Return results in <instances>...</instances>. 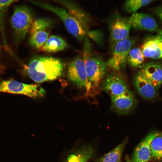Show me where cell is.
<instances>
[{
  "mask_svg": "<svg viewBox=\"0 0 162 162\" xmlns=\"http://www.w3.org/2000/svg\"><path fill=\"white\" fill-rule=\"evenodd\" d=\"M102 88L111 97L120 95L129 91L124 79L115 74L107 76L102 84Z\"/></svg>",
  "mask_w": 162,
  "mask_h": 162,
  "instance_id": "obj_11",
  "label": "cell"
},
{
  "mask_svg": "<svg viewBox=\"0 0 162 162\" xmlns=\"http://www.w3.org/2000/svg\"><path fill=\"white\" fill-rule=\"evenodd\" d=\"M67 46V44L64 39L58 36L52 35L39 50L45 52L54 53L62 50Z\"/></svg>",
  "mask_w": 162,
  "mask_h": 162,
  "instance_id": "obj_16",
  "label": "cell"
},
{
  "mask_svg": "<svg viewBox=\"0 0 162 162\" xmlns=\"http://www.w3.org/2000/svg\"><path fill=\"white\" fill-rule=\"evenodd\" d=\"M0 92L25 95L36 98L43 96L45 90L37 84H26L11 80H2L0 82Z\"/></svg>",
  "mask_w": 162,
  "mask_h": 162,
  "instance_id": "obj_5",
  "label": "cell"
},
{
  "mask_svg": "<svg viewBox=\"0 0 162 162\" xmlns=\"http://www.w3.org/2000/svg\"><path fill=\"white\" fill-rule=\"evenodd\" d=\"M134 83L138 93L145 99L152 100L158 95V89L147 79L139 74L134 78Z\"/></svg>",
  "mask_w": 162,
  "mask_h": 162,
  "instance_id": "obj_14",
  "label": "cell"
},
{
  "mask_svg": "<svg viewBox=\"0 0 162 162\" xmlns=\"http://www.w3.org/2000/svg\"><path fill=\"white\" fill-rule=\"evenodd\" d=\"M126 142L127 140H124L111 151L100 158L97 162H120Z\"/></svg>",
  "mask_w": 162,
  "mask_h": 162,
  "instance_id": "obj_18",
  "label": "cell"
},
{
  "mask_svg": "<svg viewBox=\"0 0 162 162\" xmlns=\"http://www.w3.org/2000/svg\"><path fill=\"white\" fill-rule=\"evenodd\" d=\"M53 25L52 21L48 18H39L34 20L30 31L47 29H50Z\"/></svg>",
  "mask_w": 162,
  "mask_h": 162,
  "instance_id": "obj_24",
  "label": "cell"
},
{
  "mask_svg": "<svg viewBox=\"0 0 162 162\" xmlns=\"http://www.w3.org/2000/svg\"><path fill=\"white\" fill-rule=\"evenodd\" d=\"M110 42L115 44L117 41L128 37L132 27L129 17H124L117 13L109 22Z\"/></svg>",
  "mask_w": 162,
  "mask_h": 162,
  "instance_id": "obj_8",
  "label": "cell"
},
{
  "mask_svg": "<svg viewBox=\"0 0 162 162\" xmlns=\"http://www.w3.org/2000/svg\"><path fill=\"white\" fill-rule=\"evenodd\" d=\"M157 0H126L124 8L128 12H134L139 8Z\"/></svg>",
  "mask_w": 162,
  "mask_h": 162,
  "instance_id": "obj_23",
  "label": "cell"
},
{
  "mask_svg": "<svg viewBox=\"0 0 162 162\" xmlns=\"http://www.w3.org/2000/svg\"><path fill=\"white\" fill-rule=\"evenodd\" d=\"M5 69V67L1 63L0 61V76L3 73Z\"/></svg>",
  "mask_w": 162,
  "mask_h": 162,
  "instance_id": "obj_27",
  "label": "cell"
},
{
  "mask_svg": "<svg viewBox=\"0 0 162 162\" xmlns=\"http://www.w3.org/2000/svg\"><path fill=\"white\" fill-rule=\"evenodd\" d=\"M85 44L83 58L89 85L91 90H94L98 87L101 80L106 74V62L92 52L87 40Z\"/></svg>",
  "mask_w": 162,
  "mask_h": 162,
  "instance_id": "obj_2",
  "label": "cell"
},
{
  "mask_svg": "<svg viewBox=\"0 0 162 162\" xmlns=\"http://www.w3.org/2000/svg\"><path fill=\"white\" fill-rule=\"evenodd\" d=\"M34 21L31 11L27 7H16L10 19L15 42L20 43L30 31Z\"/></svg>",
  "mask_w": 162,
  "mask_h": 162,
  "instance_id": "obj_3",
  "label": "cell"
},
{
  "mask_svg": "<svg viewBox=\"0 0 162 162\" xmlns=\"http://www.w3.org/2000/svg\"><path fill=\"white\" fill-rule=\"evenodd\" d=\"M17 0H0V30L4 45L7 44L4 32V18L5 11L8 7Z\"/></svg>",
  "mask_w": 162,
  "mask_h": 162,
  "instance_id": "obj_22",
  "label": "cell"
},
{
  "mask_svg": "<svg viewBox=\"0 0 162 162\" xmlns=\"http://www.w3.org/2000/svg\"><path fill=\"white\" fill-rule=\"evenodd\" d=\"M135 42L134 39L128 37L116 42L112 56L106 62L107 68L116 71L124 66L128 54Z\"/></svg>",
  "mask_w": 162,
  "mask_h": 162,
  "instance_id": "obj_6",
  "label": "cell"
},
{
  "mask_svg": "<svg viewBox=\"0 0 162 162\" xmlns=\"http://www.w3.org/2000/svg\"><path fill=\"white\" fill-rule=\"evenodd\" d=\"M154 10L157 15L162 21V6L156 8Z\"/></svg>",
  "mask_w": 162,
  "mask_h": 162,
  "instance_id": "obj_26",
  "label": "cell"
},
{
  "mask_svg": "<svg viewBox=\"0 0 162 162\" xmlns=\"http://www.w3.org/2000/svg\"><path fill=\"white\" fill-rule=\"evenodd\" d=\"M152 158L162 160V132L156 131L151 143Z\"/></svg>",
  "mask_w": 162,
  "mask_h": 162,
  "instance_id": "obj_19",
  "label": "cell"
},
{
  "mask_svg": "<svg viewBox=\"0 0 162 162\" xmlns=\"http://www.w3.org/2000/svg\"><path fill=\"white\" fill-rule=\"evenodd\" d=\"M129 20L132 27L135 29L153 32L158 29V25L155 20L148 14L134 13L129 17Z\"/></svg>",
  "mask_w": 162,
  "mask_h": 162,
  "instance_id": "obj_12",
  "label": "cell"
},
{
  "mask_svg": "<svg viewBox=\"0 0 162 162\" xmlns=\"http://www.w3.org/2000/svg\"><path fill=\"white\" fill-rule=\"evenodd\" d=\"M49 29H44L30 31L29 43L36 49L39 50L49 38Z\"/></svg>",
  "mask_w": 162,
  "mask_h": 162,
  "instance_id": "obj_17",
  "label": "cell"
},
{
  "mask_svg": "<svg viewBox=\"0 0 162 162\" xmlns=\"http://www.w3.org/2000/svg\"><path fill=\"white\" fill-rule=\"evenodd\" d=\"M93 154L91 147L84 148L77 153L70 155L66 162H87Z\"/></svg>",
  "mask_w": 162,
  "mask_h": 162,
  "instance_id": "obj_21",
  "label": "cell"
},
{
  "mask_svg": "<svg viewBox=\"0 0 162 162\" xmlns=\"http://www.w3.org/2000/svg\"><path fill=\"white\" fill-rule=\"evenodd\" d=\"M126 160L127 162H131L127 157L126 158Z\"/></svg>",
  "mask_w": 162,
  "mask_h": 162,
  "instance_id": "obj_28",
  "label": "cell"
},
{
  "mask_svg": "<svg viewBox=\"0 0 162 162\" xmlns=\"http://www.w3.org/2000/svg\"><path fill=\"white\" fill-rule=\"evenodd\" d=\"M68 79L77 86L86 88L87 93L91 91L83 57H76L71 61L68 68Z\"/></svg>",
  "mask_w": 162,
  "mask_h": 162,
  "instance_id": "obj_7",
  "label": "cell"
},
{
  "mask_svg": "<svg viewBox=\"0 0 162 162\" xmlns=\"http://www.w3.org/2000/svg\"><path fill=\"white\" fill-rule=\"evenodd\" d=\"M33 3L57 15L63 21L68 32L79 40H82L87 33L79 22L65 9L42 2Z\"/></svg>",
  "mask_w": 162,
  "mask_h": 162,
  "instance_id": "obj_4",
  "label": "cell"
},
{
  "mask_svg": "<svg viewBox=\"0 0 162 162\" xmlns=\"http://www.w3.org/2000/svg\"><path fill=\"white\" fill-rule=\"evenodd\" d=\"M144 58L140 48L136 47L130 50L127 56L126 61L131 67L136 68L143 63Z\"/></svg>",
  "mask_w": 162,
  "mask_h": 162,
  "instance_id": "obj_20",
  "label": "cell"
},
{
  "mask_svg": "<svg viewBox=\"0 0 162 162\" xmlns=\"http://www.w3.org/2000/svg\"><path fill=\"white\" fill-rule=\"evenodd\" d=\"M87 34L91 38L96 41L99 42L101 41L102 35L101 32H99V31H91L88 32Z\"/></svg>",
  "mask_w": 162,
  "mask_h": 162,
  "instance_id": "obj_25",
  "label": "cell"
},
{
  "mask_svg": "<svg viewBox=\"0 0 162 162\" xmlns=\"http://www.w3.org/2000/svg\"><path fill=\"white\" fill-rule=\"evenodd\" d=\"M63 70L64 64L60 59L47 56L33 58L27 67L29 77L38 83L59 78L62 75Z\"/></svg>",
  "mask_w": 162,
  "mask_h": 162,
  "instance_id": "obj_1",
  "label": "cell"
},
{
  "mask_svg": "<svg viewBox=\"0 0 162 162\" xmlns=\"http://www.w3.org/2000/svg\"><path fill=\"white\" fill-rule=\"evenodd\" d=\"M140 49L145 57L162 59V31H159L155 35L147 38Z\"/></svg>",
  "mask_w": 162,
  "mask_h": 162,
  "instance_id": "obj_10",
  "label": "cell"
},
{
  "mask_svg": "<svg viewBox=\"0 0 162 162\" xmlns=\"http://www.w3.org/2000/svg\"><path fill=\"white\" fill-rule=\"evenodd\" d=\"M139 74L144 77L158 89L162 85V66L154 63L144 65Z\"/></svg>",
  "mask_w": 162,
  "mask_h": 162,
  "instance_id": "obj_15",
  "label": "cell"
},
{
  "mask_svg": "<svg viewBox=\"0 0 162 162\" xmlns=\"http://www.w3.org/2000/svg\"><path fill=\"white\" fill-rule=\"evenodd\" d=\"M111 107L119 115H125L131 112L137 104L134 93L130 91L120 95L111 97Z\"/></svg>",
  "mask_w": 162,
  "mask_h": 162,
  "instance_id": "obj_9",
  "label": "cell"
},
{
  "mask_svg": "<svg viewBox=\"0 0 162 162\" xmlns=\"http://www.w3.org/2000/svg\"><path fill=\"white\" fill-rule=\"evenodd\" d=\"M156 131L151 132L137 146L132 156L131 162H148L152 158L151 142Z\"/></svg>",
  "mask_w": 162,
  "mask_h": 162,
  "instance_id": "obj_13",
  "label": "cell"
}]
</instances>
